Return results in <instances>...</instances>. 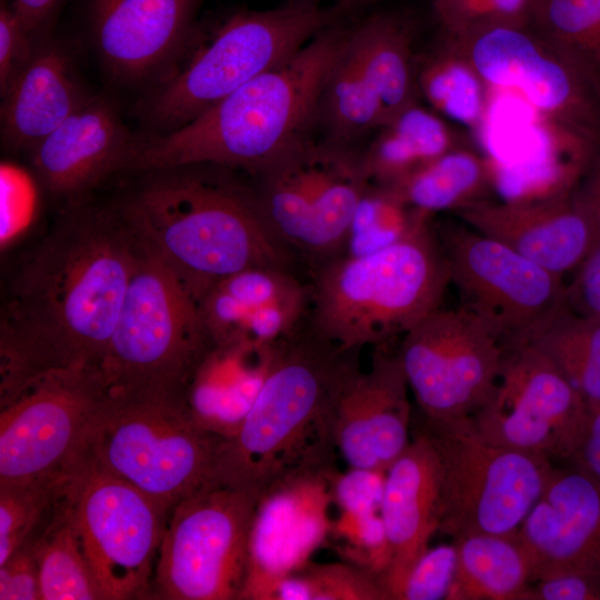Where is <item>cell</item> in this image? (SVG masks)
<instances>
[{"mask_svg":"<svg viewBox=\"0 0 600 600\" xmlns=\"http://www.w3.org/2000/svg\"><path fill=\"white\" fill-rule=\"evenodd\" d=\"M573 192L590 220L596 247L600 243V138L594 144L591 158Z\"/></svg>","mask_w":600,"mask_h":600,"instance_id":"7dc6e473","label":"cell"},{"mask_svg":"<svg viewBox=\"0 0 600 600\" xmlns=\"http://www.w3.org/2000/svg\"><path fill=\"white\" fill-rule=\"evenodd\" d=\"M349 7L296 0L263 11H241L222 23L183 64H177L143 102L150 133L176 130L296 54Z\"/></svg>","mask_w":600,"mask_h":600,"instance_id":"8992f818","label":"cell"},{"mask_svg":"<svg viewBox=\"0 0 600 600\" xmlns=\"http://www.w3.org/2000/svg\"><path fill=\"white\" fill-rule=\"evenodd\" d=\"M0 600H41L38 566L28 546L0 564Z\"/></svg>","mask_w":600,"mask_h":600,"instance_id":"f6af8a7d","label":"cell"},{"mask_svg":"<svg viewBox=\"0 0 600 600\" xmlns=\"http://www.w3.org/2000/svg\"><path fill=\"white\" fill-rule=\"evenodd\" d=\"M590 407L532 343L504 350L497 383L471 417L492 442L568 463L584 433Z\"/></svg>","mask_w":600,"mask_h":600,"instance_id":"2e32d148","label":"cell"},{"mask_svg":"<svg viewBox=\"0 0 600 600\" xmlns=\"http://www.w3.org/2000/svg\"><path fill=\"white\" fill-rule=\"evenodd\" d=\"M517 536L532 582L563 572L600 577V483L571 464H554Z\"/></svg>","mask_w":600,"mask_h":600,"instance_id":"ffe728a7","label":"cell"},{"mask_svg":"<svg viewBox=\"0 0 600 600\" xmlns=\"http://www.w3.org/2000/svg\"><path fill=\"white\" fill-rule=\"evenodd\" d=\"M437 229L450 283L504 349L530 343L567 307L563 277L464 222Z\"/></svg>","mask_w":600,"mask_h":600,"instance_id":"5bb4252c","label":"cell"},{"mask_svg":"<svg viewBox=\"0 0 600 600\" xmlns=\"http://www.w3.org/2000/svg\"><path fill=\"white\" fill-rule=\"evenodd\" d=\"M418 92L442 118L478 129L484 120L488 88L474 67L443 36L416 62Z\"/></svg>","mask_w":600,"mask_h":600,"instance_id":"d6a6232c","label":"cell"},{"mask_svg":"<svg viewBox=\"0 0 600 600\" xmlns=\"http://www.w3.org/2000/svg\"><path fill=\"white\" fill-rule=\"evenodd\" d=\"M529 26L600 94V0H531Z\"/></svg>","mask_w":600,"mask_h":600,"instance_id":"836d02e7","label":"cell"},{"mask_svg":"<svg viewBox=\"0 0 600 600\" xmlns=\"http://www.w3.org/2000/svg\"><path fill=\"white\" fill-rule=\"evenodd\" d=\"M432 218L408 204L391 187L369 182L354 209L339 256L363 257L383 250Z\"/></svg>","mask_w":600,"mask_h":600,"instance_id":"d590c367","label":"cell"},{"mask_svg":"<svg viewBox=\"0 0 600 600\" xmlns=\"http://www.w3.org/2000/svg\"><path fill=\"white\" fill-rule=\"evenodd\" d=\"M254 177L267 221L292 253L314 266L340 254L369 184L361 154L328 139L307 138Z\"/></svg>","mask_w":600,"mask_h":600,"instance_id":"30bf717a","label":"cell"},{"mask_svg":"<svg viewBox=\"0 0 600 600\" xmlns=\"http://www.w3.org/2000/svg\"><path fill=\"white\" fill-rule=\"evenodd\" d=\"M67 487L68 482L26 544L38 566L41 600H102L73 521Z\"/></svg>","mask_w":600,"mask_h":600,"instance_id":"4dcf8cb0","label":"cell"},{"mask_svg":"<svg viewBox=\"0 0 600 600\" xmlns=\"http://www.w3.org/2000/svg\"><path fill=\"white\" fill-rule=\"evenodd\" d=\"M331 531L347 542L354 564L382 578L389 564V547L380 513L352 516L340 513Z\"/></svg>","mask_w":600,"mask_h":600,"instance_id":"60d3db41","label":"cell"},{"mask_svg":"<svg viewBox=\"0 0 600 600\" xmlns=\"http://www.w3.org/2000/svg\"><path fill=\"white\" fill-rule=\"evenodd\" d=\"M138 244L136 267L98 368L109 393L184 399L212 340L199 303Z\"/></svg>","mask_w":600,"mask_h":600,"instance_id":"52a82bcc","label":"cell"},{"mask_svg":"<svg viewBox=\"0 0 600 600\" xmlns=\"http://www.w3.org/2000/svg\"><path fill=\"white\" fill-rule=\"evenodd\" d=\"M454 214L561 277L574 271L596 244L590 220L573 190L539 199H488Z\"/></svg>","mask_w":600,"mask_h":600,"instance_id":"7402d4cb","label":"cell"},{"mask_svg":"<svg viewBox=\"0 0 600 600\" xmlns=\"http://www.w3.org/2000/svg\"><path fill=\"white\" fill-rule=\"evenodd\" d=\"M360 351L342 350L307 326L281 341L241 427L221 440L209 484L260 499L289 478L334 470L338 403L361 369Z\"/></svg>","mask_w":600,"mask_h":600,"instance_id":"3957f363","label":"cell"},{"mask_svg":"<svg viewBox=\"0 0 600 600\" xmlns=\"http://www.w3.org/2000/svg\"><path fill=\"white\" fill-rule=\"evenodd\" d=\"M230 170L194 163L136 172L139 178L112 203L199 304L214 284L243 269L292 264L256 189Z\"/></svg>","mask_w":600,"mask_h":600,"instance_id":"7a4b0ae2","label":"cell"},{"mask_svg":"<svg viewBox=\"0 0 600 600\" xmlns=\"http://www.w3.org/2000/svg\"><path fill=\"white\" fill-rule=\"evenodd\" d=\"M296 1L320 4L323 0H296ZM337 1H338V3L346 4V6L350 7V8H352V7L357 6V4L363 3V2L369 1V0H337Z\"/></svg>","mask_w":600,"mask_h":600,"instance_id":"816d5d0a","label":"cell"},{"mask_svg":"<svg viewBox=\"0 0 600 600\" xmlns=\"http://www.w3.org/2000/svg\"><path fill=\"white\" fill-rule=\"evenodd\" d=\"M379 513L390 556L381 581L389 600H397L409 570L440 526L438 457L430 439L419 428L408 448L386 470Z\"/></svg>","mask_w":600,"mask_h":600,"instance_id":"d4e9b609","label":"cell"},{"mask_svg":"<svg viewBox=\"0 0 600 600\" xmlns=\"http://www.w3.org/2000/svg\"><path fill=\"white\" fill-rule=\"evenodd\" d=\"M202 0H89L96 50L122 83L164 78L191 42Z\"/></svg>","mask_w":600,"mask_h":600,"instance_id":"d6986e66","label":"cell"},{"mask_svg":"<svg viewBox=\"0 0 600 600\" xmlns=\"http://www.w3.org/2000/svg\"><path fill=\"white\" fill-rule=\"evenodd\" d=\"M531 0H434L443 33L457 34L489 24H529Z\"/></svg>","mask_w":600,"mask_h":600,"instance_id":"f35d334b","label":"cell"},{"mask_svg":"<svg viewBox=\"0 0 600 600\" xmlns=\"http://www.w3.org/2000/svg\"><path fill=\"white\" fill-rule=\"evenodd\" d=\"M439 462V532L513 534L540 497L556 463L490 441L471 417L418 427Z\"/></svg>","mask_w":600,"mask_h":600,"instance_id":"9c48e42d","label":"cell"},{"mask_svg":"<svg viewBox=\"0 0 600 600\" xmlns=\"http://www.w3.org/2000/svg\"><path fill=\"white\" fill-rule=\"evenodd\" d=\"M67 493L102 600L151 599L169 511L86 454Z\"/></svg>","mask_w":600,"mask_h":600,"instance_id":"7c38bea8","label":"cell"},{"mask_svg":"<svg viewBox=\"0 0 600 600\" xmlns=\"http://www.w3.org/2000/svg\"><path fill=\"white\" fill-rule=\"evenodd\" d=\"M280 342H212L184 392L194 420L222 439L234 436L270 371Z\"/></svg>","mask_w":600,"mask_h":600,"instance_id":"83f0119b","label":"cell"},{"mask_svg":"<svg viewBox=\"0 0 600 600\" xmlns=\"http://www.w3.org/2000/svg\"><path fill=\"white\" fill-rule=\"evenodd\" d=\"M42 38L38 39L28 32L11 4L2 1L0 8V91L2 97L30 61Z\"/></svg>","mask_w":600,"mask_h":600,"instance_id":"7bdbcfd3","label":"cell"},{"mask_svg":"<svg viewBox=\"0 0 600 600\" xmlns=\"http://www.w3.org/2000/svg\"><path fill=\"white\" fill-rule=\"evenodd\" d=\"M386 471L349 468L346 472L334 470L330 476L332 502L340 513L367 516L380 512Z\"/></svg>","mask_w":600,"mask_h":600,"instance_id":"b9f144b4","label":"cell"},{"mask_svg":"<svg viewBox=\"0 0 600 600\" xmlns=\"http://www.w3.org/2000/svg\"><path fill=\"white\" fill-rule=\"evenodd\" d=\"M334 470L289 478L260 497L239 600H273L278 583L310 562L332 529L328 508Z\"/></svg>","mask_w":600,"mask_h":600,"instance_id":"ac0fdd59","label":"cell"},{"mask_svg":"<svg viewBox=\"0 0 600 600\" xmlns=\"http://www.w3.org/2000/svg\"><path fill=\"white\" fill-rule=\"evenodd\" d=\"M273 600H310L308 582L300 571L284 577L277 586Z\"/></svg>","mask_w":600,"mask_h":600,"instance_id":"f907efd6","label":"cell"},{"mask_svg":"<svg viewBox=\"0 0 600 600\" xmlns=\"http://www.w3.org/2000/svg\"><path fill=\"white\" fill-rule=\"evenodd\" d=\"M457 569L456 544L428 547L414 561L397 600H447Z\"/></svg>","mask_w":600,"mask_h":600,"instance_id":"ab89813d","label":"cell"},{"mask_svg":"<svg viewBox=\"0 0 600 600\" xmlns=\"http://www.w3.org/2000/svg\"><path fill=\"white\" fill-rule=\"evenodd\" d=\"M376 131L361 159L369 182L382 186H392L442 153L464 144L441 116L418 103Z\"/></svg>","mask_w":600,"mask_h":600,"instance_id":"f1b7e54d","label":"cell"},{"mask_svg":"<svg viewBox=\"0 0 600 600\" xmlns=\"http://www.w3.org/2000/svg\"><path fill=\"white\" fill-rule=\"evenodd\" d=\"M530 343L554 363L589 407H600V319L567 306Z\"/></svg>","mask_w":600,"mask_h":600,"instance_id":"e575fe53","label":"cell"},{"mask_svg":"<svg viewBox=\"0 0 600 600\" xmlns=\"http://www.w3.org/2000/svg\"><path fill=\"white\" fill-rule=\"evenodd\" d=\"M309 304V286L290 268L259 266L222 279L199 306L212 342L276 343L304 324Z\"/></svg>","mask_w":600,"mask_h":600,"instance_id":"603a6c76","label":"cell"},{"mask_svg":"<svg viewBox=\"0 0 600 600\" xmlns=\"http://www.w3.org/2000/svg\"><path fill=\"white\" fill-rule=\"evenodd\" d=\"M71 57L42 38L14 79L1 106V138L11 150H31L88 98Z\"/></svg>","mask_w":600,"mask_h":600,"instance_id":"4316f807","label":"cell"},{"mask_svg":"<svg viewBox=\"0 0 600 600\" xmlns=\"http://www.w3.org/2000/svg\"><path fill=\"white\" fill-rule=\"evenodd\" d=\"M221 440L183 398L109 393L84 454L170 511L209 483Z\"/></svg>","mask_w":600,"mask_h":600,"instance_id":"ba28073f","label":"cell"},{"mask_svg":"<svg viewBox=\"0 0 600 600\" xmlns=\"http://www.w3.org/2000/svg\"><path fill=\"white\" fill-rule=\"evenodd\" d=\"M132 138L111 102L88 96L30 150L31 166L43 189L69 204L120 170Z\"/></svg>","mask_w":600,"mask_h":600,"instance_id":"cb8c5ba5","label":"cell"},{"mask_svg":"<svg viewBox=\"0 0 600 600\" xmlns=\"http://www.w3.org/2000/svg\"><path fill=\"white\" fill-rule=\"evenodd\" d=\"M409 384L398 352L374 347L370 366L344 388L336 444L349 468L386 471L410 444Z\"/></svg>","mask_w":600,"mask_h":600,"instance_id":"44dd1931","label":"cell"},{"mask_svg":"<svg viewBox=\"0 0 600 600\" xmlns=\"http://www.w3.org/2000/svg\"><path fill=\"white\" fill-rule=\"evenodd\" d=\"M504 347L460 306L432 311L402 336L398 356L423 420L472 417L491 394Z\"/></svg>","mask_w":600,"mask_h":600,"instance_id":"9a60e30c","label":"cell"},{"mask_svg":"<svg viewBox=\"0 0 600 600\" xmlns=\"http://www.w3.org/2000/svg\"><path fill=\"white\" fill-rule=\"evenodd\" d=\"M567 284V306L570 310L600 319V243L597 244L574 270Z\"/></svg>","mask_w":600,"mask_h":600,"instance_id":"bcb514c9","label":"cell"},{"mask_svg":"<svg viewBox=\"0 0 600 600\" xmlns=\"http://www.w3.org/2000/svg\"><path fill=\"white\" fill-rule=\"evenodd\" d=\"M109 394L98 367L49 371L0 402V483L70 472Z\"/></svg>","mask_w":600,"mask_h":600,"instance_id":"4fadbf2b","label":"cell"},{"mask_svg":"<svg viewBox=\"0 0 600 600\" xmlns=\"http://www.w3.org/2000/svg\"><path fill=\"white\" fill-rule=\"evenodd\" d=\"M452 541L457 569L447 600H520L532 582L531 561L517 532L471 533Z\"/></svg>","mask_w":600,"mask_h":600,"instance_id":"f546056e","label":"cell"},{"mask_svg":"<svg viewBox=\"0 0 600 600\" xmlns=\"http://www.w3.org/2000/svg\"><path fill=\"white\" fill-rule=\"evenodd\" d=\"M328 27L282 64L247 82L184 126L133 138L120 170L208 163L257 176L306 140L347 36Z\"/></svg>","mask_w":600,"mask_h":600,"instance_id":"277c9868","label":"cell"},{"mask_svg":"<svg viewBox=\"0 0 600 600\" xmlns=\"http://www.w3.org/2000/svg\"><path fill=\"white\" fill-rule=\"evenodd\" d=\"M490 87L520 91L547 124L597 142L600 94L529 24H489L446 34Z\"/></svg>","mask_w":600,"mask_h":600,"instance_id":"e0dca14e","label":"cell"},{"mask_svg":"<svg viewBox=\"0 0 600 600\" xmlns=\"http://www.w3.org/2000/svg\"><path fill=\"white\" fill-rule=\"evenodd\" d=\"M449 269L432 221L363 257L314 266L307 327L342 350L386 346L442 306Z\"/></svg>","mask_w":600,"mask_h":600,"instance_id":"5b68a950","label":"cell"},{"mask_svg":"<svg viewBox=\"0 0 600 600\" xmlns=\"http://www.w3.org/2000/svg\"><path fill=\"white\" fill-rule=\"evenodd\" d=\"M138 249L112 203L67 204L10 282L0 327V402L49 371L99 366Z\"/></svg>","mask_w":600,"mask_h":600,"instance_id":"6da1fadb","label":"cell"},{"mask_svg":"<svg viewBox=\"0 0 600 600\" xmlns=\"http://www.w3.org/2000/svg\"><path fill=\"white\" fill-rule=\"evenodd\" d=\"M60 0H12L10 3L23 27L33 37L42 38V32Z\"/></svg>","mask_w":600,"mask_h":600,"instance_id":"681fc988","label":"cell"},{"mask_svg":"<svg viewBox=\"0 0 600 600\" xmlns=\"http://www.w3.org/2000/svg\"><path fill=\"white\" fill-rule=\"evenodd\" d=\"M340 58L351 82L376 109L381 127L417 103L413 27L397 13H377L348 31Z\"/></svg>","mask_w":600,"mask_h":600,"instance_id":"484cf974","label":"cell"},{"mask_svg":"<svg viewBox=\"0 0 600 600\" xmlns=\"http://www.w3.org/2000/svg\"><path fill=\"white\" fill-rule=\"evenodd\" d=\"M310 600H389L379 576L354 563L308 562L299 570Z\"/></svg>","mask_w":600,"mask_h":600,"instance_id":"74e56055","label":"cell"},{"mask_svg":"<svg viewBox=\"0 0 600 600\" xmlns=\"http://www.w3.org/2000/svg\"><path fill=\"white\" fill-rule=\"evenodd\" d=\"M492 184L493 169L488 160L461 144L389 187L412 208L434 216L488 200Z\"/></svg>","mask_w":600,"mask_h":600,"instance_id":"1f68e13d","label":"cell"},{"mask_svg":"<svg viewBox=\"0 0 600 600\" xmlns=\"http://www.w3.org/2000/svg\"><path fill=\"white\" fill-rule=\"evenodd\" d=\"M520 600H600V577L563 572L531 582Z\"/></svg>","mask_w":600,"mask_h":600,"instance_id":"ee69618b","label":"cell"},{"mask_svg":"<svg viewBox=\"0 0 600 600\" xmlns=\"http://www.w3.org/2000/svg\"><path fill=\"white\" fill-rule=\"evenodd\" d=\"M259 499L206 484L168 513L151 599L239 600Z\"/></svg>","mask_w":600,"mask_h":600,"instance_id":"8fae6325","label":"cell"},{"mask_svg":"<svg viewBox=\"0 0 600 600\" xmlns=\"http://www.w3.org/2000/svg\"><path fill=\"white\" fill-rule=\"evenodd\" d=\"M71 471L0 483V564L30 541L63 492Z\"/></svg>","mask_w":600,"mask_h":600,"instance_id":"8d00e7d4","label":"cell"},{"mask_svg":"<svg viewBox=\"0 0 600 600\" xmlns=\"http://www.w3.org/2000/svg\"><path fill=\"white\" fill-rule=\"evenodd\" d=\"M567 464L582 470L600 483V407H590L582 439Z\"/></svg>","mask_w":600,"mask_h":600,"instance_id":"c3c4849f","label":"cell"}]
</instances>
